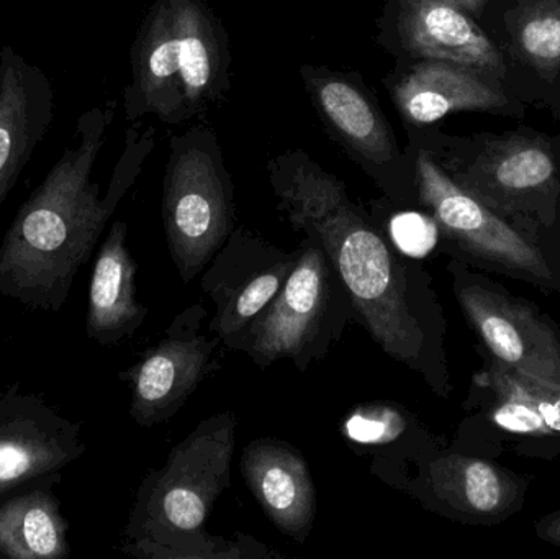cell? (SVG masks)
Masks as SVG:
<instances>
[{"label": "cell", "instance_id": "1", "mask_svg": "<svg viewBox=\"0 0 560 559\" xmlns=\"http://www.w3.org/2000/svg\"><path fill=\"white\" fill-rule=\"evenodd\" d=\"M272 186L293 229L325 249L372 340L438 396L450 397L446 318L421 263L390 243L349 199L345 184L308 158H282Z\"/></svg>", "mask_w": 560, "mask_h": 559}, {"label": "cell", "instance_id": "2", "mask_svg": "<svg viewBox=\"0 0 560 559\" xmlns=\"http://www.w3.org/2000/svg\"><path fill=\"white\" fill-rule=\"evenodd\" d=\"M115 107L117 102H107L78 118L71 143L10 223L0 245L3 298L52 314L68 301L75 275L91 258L108 219L153 150V128L140 131V125H133L102 199L92 173Z\"/></svg>", "mask_w": 560, "mask_h": 559}, {"label": "cell", "instance_id": "3", "mask_svg": "<svg viewBox=\"0 0 560 559\" xmlns=\"http://www.w3.org/2000/svg\"><path fill=\"white\" fill-rule=\"evenodd\" d=\"M236 417L217 414L174 446L166 465L148 473L124 531L121 550L151 559L243 558L240 544L206 532L207 519L230 488Z\"/></svg>", "mask_w": 560, "mask_h": 559}, {"label": "cell", "instance_id": "4", "mask_svg": "<svg viewBox=\"0 0 560 559\" xmlns=\"http://www.w3.org/2000/svg\"><path fill=\"white\" fill-rule=\"evenodd\" d=\"M418 199L453 258L560 292V236L500 217L451 179L427 151L417 158Z\"/></svg>", "mask_w": 560, "mask_h": 559}, {"label": "cell", "instance_id": "5", "mask_svg": "<svg viewBox=\"0 0 560 559\" xmlns=\"http://www.w3.org/2000/svg\"><path fill=\"white\" fill-rule=\"evenodd\" d=\"M352 314L348 289L325 249L305 236L289 278L242 335L235 351L261 368L290 360L305 371L328 354Z\"/></svg>", "mask_w": 560, "mask_h": 559}, {"label": "cell", "instance_id": "6", "mask_svg": "<svg viewBox=\"0 0 560 559\" xmlns=\"http://www.w3.org/2000/svg\"><path fill=\"white\" fill-rule=\"evenodd\" d=\"M558 150L538 131L489 135L467 160L443 170L500 217L560 236Z\"/></svg>", "mask_w": 560, "mask_h": 559}, {"label": "cell", "instance_id": "7", "mask_svg": "<svg viewBox=\"0 0 560 559\" xmlns=\"http://www.w3.org/2000/svg\"><path fill=\"white\" fill-rule=\"evenodd\" d=\"M447 269L457 304L486 347V354L560 387L559 325L538 305L513 295L463 259H451Z\"/></svg>", "mask_w": 560, "mask_h": 559}, {"label": "cell", "instance_id": "8", "mask_svg": "<svg viewBox=\"0 0 560 559\" xmlns=\"http://www.w3.org/2000/svg\"><path fill=\"white\" fill-rule=\"evenodd\" d=\"M163 222L171 258L189 284L233 232L232 189L212 153L200 147L173 148L164 179Z\"/></svg>", "mask_w": 560, "mask_h": 559}, {"label": "cell", "instance_id": "9", "mask_svg": "<svg viewBox=\"0 0 560 559\" xmlns=\"http://www.w3.org/2000/svg\"><path fill=\"white\" fill-rule=\"evenodd\" d=\"M222 340L209 330V311L197 304L174 317L163 338L120 373L130 386V416L144 429L173 419L219 366Z\"/></svg>", "mask_w": 560, "mask_h": 559}, {"label": "cell", "instance_id": "10", "mask_svg": "<svg viewBox=\"0 0 560 559\" xmlns=\"http://www.w3.org/2000/svg\"><path fill=\"white\" fill-rule=\"evenodd\" d=\"M299 258L275 243L246 232L233 230L225 245L203 269L202 291L213 302L209 330L235 351L242 335L262 308L278 295Z\"/></svg>", "mask_w": 560, "mask_h": 559}, {"label": "cell", "instance_id": "11", "mask_svg": "<svg viewBox=\"0 0 560 559\" xmlns=\"http://www.w3.org/2000/svg\"><path fill=\"white\" fill-rule=\"evenodd\" d=\"M472 403L483 422L515 440L513 452L532 458L560 453V387L526 376L486 354L472 377Z\"/></svg>", "mask_w": 560, "mask_h": 559}, {"label": "cell", "instance_id": "12", "mask_svg": "<svg viewBox=\"0 0 560 559\" xmlns=\"http://www.w3.org/2000/svg\"><path fill=\"white\" fill-rule=\"evenodd\" d=\"M81 423L71 422L35 394H0V494L81 458Z\"/></svg>", "mask_w": 560, "mask_h": 559}, {"label": "cell", "instance_id": "13", "mask_svg": "<svg viewBox=\"0 0 560 559\" xmlns=\"http://www.w3.org/2000/svg\"><path fill=\"white\" fill-rule=\"evenodd\" d=\"M431 504L454 521L497 525L523 511L529 479L487 456L446 453L423 476Z\"/></svg>", "mask_w": 560, "mask_h": 559}, {"label": "cell", "instance_id": "14", "mask_svg": "<svg viewBox=\"0 0 560 559\" xmlns=\"http://www.w3.org/2000/svg\"><path fill=\"white\" fill-rule=\"evenodd\" d=\"M55 120L48 75L12 46L0 53V210Z\"/></svg>", "mask_w": 560, "mask_h": 559}, {"label": "cell", "instance_id": "15", "mask_svg": "<svg viewBox=\"0 0 560 559\" xmlns=\"http://www.w3.org/2000/svg\"><path fill=\"white\" fill-rule=\"evenodd\" d=\"M499 79L476 69L423 59L395 88L398 110L413 125H430L453 112H490V114H525L516 95Z\"/></svg>", "mask_w": 560, "mask_h": 559}, {"label": "cell", "instance_id": "16", "mask_svg": "<svg viewBox=\"0 0 560 559\" xmlns=\"http://www.w3.org/2000/svg\"><path fill=\"white\" fill-rule=\"evenodd\" d=\"M400 35L415 56L456 62L510 88L502 49L477 19L451 0H400Z\"/></svg>", "mask_w": 560, "mask_h": 559}, {"label": "cell", "instance_id": "17", "mask_svg": "<svg viewBox=\"0 0 560 559\" xmlns=\"http://www.w3.org/2000/svg\"><path fill=\"white\" fill-rule=\"evenodd\" d=\"M242 473L279 532L305 544L316 514V491L305 458L282 440H256L243 452Z\"/></svg>", "mask_w": 560, "mask_h": 559}, {"label": "cell", "instance_id": "18", "mask_svg": "<svg viewBox=\"0 0 560 559\" xmlns=\"http://www.w3.org/2000/svg\"><path fill=\"white\" fill-rule=\"evenodd\" d=\"M131 84L125 89L127 120L156 114L176 121L186 98L171 0H156L148 13L131 49Z\"/></svg>", "mask_w": 560, "mask_h": 559}, {"label": "cell", "instance_id": "19", "mask_svg": "<svg viewBox=\"0 0 560 559\" xmlns=\"http://www.w3.org/2000/svg\"><path fill=\"white\" fill-rule=\"evenodd\" d=\"M483 30L502 49L506 65L560 85V0H490L480 13Z\"/></svg>", "mask_w": 560, "mask_h": 559}, {"label": "cell", "instance_id": "20", "mask_svg": "<svg viewBox=\"0 0 560 559\" xmlns=\"http://www.w3.org/2000/svg\"><path fill=\"white\" fill-rule=\"evenodd\" d=\"M128 226L115 222L98 249L89 284L85 334L102 347L133 337L148 317L137 299V263L128 252Z\"/></svg>", "mask_w": 560, "mask_h": 559}, {"label": "cell", "instance_id": "21", "mask_svg": "<svg viewBox=\"0 0 560 559\" xmlns=\"http://www.w3.org/2000/svg\"><path fill=\"white\" fill-rule=\"evenodd\" d=\"M61 473L43 476L0 494V558L65 559L71 555L69 522L55 486Z\"/></svg>", "mask_w": 560, "mask_h": 559}, {"label": "cell", "instance_id": "22", "mask_svg": "<svg viewBox=\"0 0 560 559\" xmlns=\"http://www.w3.org/2000/svg\"><path fill=\"white\" fill-rule=\"evenodd\" d=\"M323 115L365 160H394L395 144L384 118L359 89L341 79H318L313 84Z\"/></svg>", "mask_w": 560, "mask_h": 559}, {"label": "cell", "instance_id": "23", "mask_svg": "<svg viewBox=\"0 0 560 559\" xmlns=\"http://www.w3.org/2000/svg\"><path fill=\"white\" fill-rule=\"evenodd\" d=\"M179 46L180 82L186 105L196 107L212 91L220 66L215 28L197 0H171Z\"/></svg>", "mask_w": 560, "mask_h": 559}, {"label": "cell", "instance_id": "24", "mask_svg": "<svg viewBox=\"0 0 560 559\" xmlns=\"http://www.w3.org/2000/svg\"><path fill=\"white\" fill-rule=\"evenodd\" d=\"M411 429V419L390 404H368L351 414L345 426L346 435L361 445H385L397 442Z\"/></svg>", "mask_w": 560, "mask_h": 559}, {"label": "cell", "instance_id": "25", "mask_svg": "<svg viewBox=\"0 0 560 559\" xmlns=\"http://www.w3.org/2000/svg\"><path fill=\"white\" fill-rule=\"evenodd\" d=\"M392 243L411 258L421 259L436 246L440 232L431 217L400 213L390 223Z\"/></svg>", "mask_w": 560, "mask_h": 559}, {"label": "cell", "instance_id": "26", "mask_svg": "<svg viewBox=\"0 0 560 559\" xmlns=\"http://www.w3.org/2000/svg\"><path fill=\"white\" fill-rule=\"evenodd\" d=\"M535 534L539 540L560 548V509L536 521Z\"/></svg>", "mask_w": 560, "mask_h": 559}, {"label": "cell", "instance_id": "27", "mask_svg": "<svg viewBox=\"0 0 560 559\" xmlns=\"http://www.w3.org/2000/svg\"><path fill=\"white\" fill-rule=\"evenodd\" d=\"M451 2L463 7V9L466 10V12H469L474 19H479L480 13H482L483 9L489 5L490 0H451Z\"/></svg>", "mask_w": 560, "mask_h": 559}, {"label": "cell", "instance_id": "28", "mask_svg": "<svg viewBox=\"0 0 560 559\" xmlns=\"http://www.w3.org/2000/svg\"><path fill=\"white\" fill-rule=\"evenodd\" d=\"M2 46H3L2 43H0V53H2Z\"/></svg>", "mask_w": 560, "mask_h": 559}]
</instances>
